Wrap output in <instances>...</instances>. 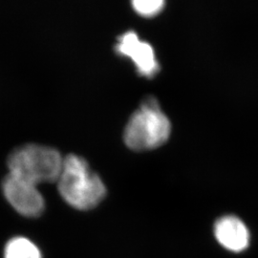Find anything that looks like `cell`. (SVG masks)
Segmentation results:
<instances>
[{"label": "cell", "mask_w": 258, "mask_h": 258, "mask_svg": "<svg viewBox=\"0 0 258 258\" xmlns=\"http://www.w3.org/2000/svg\"><path fill=\"white\" fill-rule=\"evenodd\" d=\"M56 182L62 199L77 210H92L106 195L102 179L83 158L74 154L63 158L61 172Z\"/></svg>", "instance_id": "obj_1"}, {"label": "cell", "mask_w": 258, "mask_h": 258, "mask_svg": "<svg viewBox=\"0 0 258 258\" xmlns=\"http://www.w3.org/2000/svg\"><path fill=\"white\" fill-rule=\"evenodd\" d=\"M171 124L154 98L149 97L131 116L124 129L125 145L135 151L163 146L169 138Z\"/></svg>", "instance_id": "obj_2"}, {"label": "cell", "mask_w": 258, "mask_h": 258, "mask_svg": "<svg viewBox=\"0 0 258 258\" xmlns=\"http://www.w3.org/2000/svg\"><path fill=\"white\" fill-rule=\"evenodd\" d=\"M7 164L10 173L37 185L57 181L63 158L54 148L30 144L15 149L8 157Z\"/></svg>", "instance_id": "obj_3"}, {"label": "cell", "mask_w": 258, "mask_h": 258, "mask_svg": "<svg viewBox=\"0 0 258 258\" xmlns=\"http://www.w3.org/2000/svg\"><path fill=\"white\" fill-rule=\"evenodd\" d=\"M2 189L7 201L19 214L38 217L44 211V199L37 184L9 172L3 181Z\"/></svg>", "instance_id": "obj_4"}, {"label": "cell", "mask_w": 258, "mask_h": 258, "mask_svg": "<svg viewBox=\"0 0 258 258\" xmlns=\"http://www.w3.org/2000/svg\"><path fill=\"white\" fill-rule=\"evenodd\" d=\"M116 50L120 55L130 57L139 73L146 78H153L160 70L152 46L142 41L134 32H126L121 35Z\"/></svg>", "instance_id": "obj_5"}, {"label": "cell", "mask_w": 258, "mask_h": 258, "mask_svg": "<svg viewBox=\"0 0 258 258\" xmlns=\"http://www.w3.org/2000/svg\"><path fill=\"white\" fill-rule=\"evenodd\" d=\"M213 232L217 242L231 252L240 253L249 248V229L236 215L228 214L218 218L214 223Z\"/></svg>", "instance_id": "obj_6"}, {"label": "cell", "mask_w": 258, "mask_h": 258, "mask_svg": "<svg viewBox=\"0 0 258 258\" xmlns=\"http://www.w3.org/2000/svg\"><path fill=\"white\" fill-rule=\"evenodd\" d=\"M4 258H42L37 246L25 237H15L5 247Z\"/></svg>", "instance_id": "obj_7"}, {"label": "cell", "mask_w": 258, "mask_h": 258, "mask_svg": "<svg viewBox=\"0 0 258 258\" xmlns=\"http://www.w3.org/2000/svg\"><path fill=\"white\" fill-rule=\"evenodd\" d=\"M131 2L135 12L147 18L155 17L165 6V0H131Z\"/></svg>", "instance_id": "obj_8"}]
</instances>
